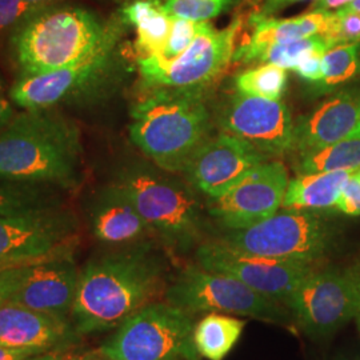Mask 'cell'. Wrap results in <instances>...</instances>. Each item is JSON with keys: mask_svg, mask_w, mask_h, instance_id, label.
Wrapping results in <instances>:
<instances>
[{"mask_svg": "<svg viewBox=\"0 0 360 360\" xmlns=\"http://www.w3.org/2000/svg\"><path fill=\"white\" fill-rule=\"evenodd\" d=\"M167 285L166 263L150 245H122L91 257L79 271L71 322L80 336L116 330L165 296Z\"/></svg>", "mask_w": 360, "mask_h": 360, "instance_id": "cell-1", "label": "cell"}, {"mask_svg": "<svg viewBox=\"0 0 360 360\" xmlns=\"http://www.w3.org/2000/svg\"><path fill=\"white\" fill-rule=\"evenodd\" d=\"M82 165L80 129L58 108L25 110L0 129V179L74 191Z\"/></svg>", "mask_w": 360, "mask_h": 360, "instance_id": "cell-2", "label": "cell"}, {"mask_svg": "<svg viewBox=\"0 0 360 360\" xmlns=\"http://www.w3.org/2000/svg\"><path fill=\"white\" fill-rule=\"evenodd\" d=\"M122 16L110 20L79 6L52 4L27 15L11 32L10 49L19 77L51 72L120 40Z\"/></svg>", "mask_w": 360, "mask_h": 360, "instance_id": "cell-3", "label": "cell"}, {"mask_svg": "<svg viewBox=\"0 0 360 360\" xmlns=\"http://www.w3.org/2000/svg\"><path fill=\"white\" fill-rule=\"evenodd\" d=\"M208 131L210 114L196 90L155 89L131 110L132 142L166 172L186 171Z\"/></svg>", "mask_w": 360, "mask_h": 360, "instance_id": "cell-4", "label": "cell"}, {"mask_svg": "<svg viewBox=\"0 0 360 360\" xmlns=\"http://www.w3.org/2000/svg\"><path fill=\"white\" fill-rule=\"evenodd\" d=\"M114 184L122 188L143 219L171 248L187 250L202 229L200 205L191 188L150 168L123 169Z\"/></svg>", "mask_w": 360, "mask_h": 360, "instance_id": "cell-5", "label": "cell"}, {"mask_svg": "<svg viewBox=\"0 0 360 360\" xmlns=\"http://www.w3.org/2000/svg\"><path fill=\"white\" fill-rule=\"evenodd\" d=\"M335 240L336 230L322 215L283 210L245 230L229 231L218 242L251 255L321 264Z\"/></svg>", "mask_w": 360, "mask_h": 360, "instance_id": "cell-6", "label": "cell"}, {"mask_svg": "<svg viewBox=\"0 0 360 360\" xmlns=\"http://www.w3.org/2000/svg\"><path fill=\"white\" fill-rule=\"evenodd\" d=\"M193 315L166 300L139 309L99 348L112 360H200Z\"/></svg>", "mask_w": 360, "mask_h": 360, "instance_id": "cell-7", "label": "cell"}, {"mask_svg": "<svg viewBox=\"0 0 360 360\" xmlns=\"http://www.w3.org/2000/svg\"><path fill=\"white\" fill-rule=\"evenodd\" d=\"M165 300L195 315L219 312L233 316H248L263 322L288 326L290 309L259 294L240 281L198 266H188L169 282Z\"/></svg>", "mask_w": 360, "mask_h": 360, "instance_id": "cell-8", "label": "cell"}, {"mask_svg": "<svg viewBox=\"0 0 360 360\" xmlns=\"http://www.w3.org/2000/svg\"><path fill=\"white\" fill-rule=\"evenodd\" d=\"M79 219L63 202L0 217V269L74 255Z\"/></svg>", "mask_w": 360, "mask_h": 360, "instance_id": "cell-9", "label": "cell"}, {"mask_svg": "<svg viewBox=\"0 0 360 360\" xmlns=\"http://www.w3.org/2000/svg\"><path fill=\"white\" fill-rule=\"evenodd\" d=\"M115 40L77 63L51 72L18 77L10 95L23 110H47L90 102L108 86L117 65Z\"/></svg>", "mask_w": 360, "mask_h": 360, "instance_id": "cell-10", "label": "cell"}, {"mask_svg": "<svg viewBox=\"0 0 360 360\" xmlns=\"http://www.w3.org/2000/svg\"><path fill=\"white\" fill-rule=\"evenodd\" d=\"M299 328L312 339H324L355 319L358 309L356 262L348 267H318L287 299Z\"/></svg>", "mask_w": 360, "mask_h": 360, "instance_id": "cell-11", "label": "cell"}, {"mask_svg": "<svg viewBox=\"0 0 360 360\" xmlns=\"http://www.w3.org/2000/svg\"><path fill=\"white\" fill-rule=\"evenodd\" d=\"M240 27L239 18L223 30L203 22L191 46L175 60L158 63L148 58L138 59L141 75L154 89L196 90L212 82L230 65Z\"/></svg>", "mask_w": 360, "mask_h": 360, "instance_id": "cell-12", "label": "cell"}, {"mask_svg": "<svg viewBox=\"0 0 360 360\" xmlns=\"http://www.w3.org/2000/svg\"><path fill=\"white\" fill-rule=\"evenodd\" d=\"M196 260L200 267L232 276L283 306L297 285L321 267L306 262L245 254L218 240L200 245Z\"/></svg>", "mask_w": 360, "mask_h": 360, "instance_id": "cell-13", "label": "cell"}, {"mask_svg": "<svg viewBox=\"0 0 360 360\" xmlns=\"http://www.w3.org/2000/svg\"><path fill=\"white\" fill-rule=\"evenodd\" d=\"M282 162H264L218 198H210L208 212L229 231L245 230L279 211L288 186Z\"/></svg>", "mask_w": 360, "mask_h": 360, "instance_id": "cell-14", "label": "cell"}, {"mask_svg": "<svg viewBox=\"0 0 360 360\" xmlns=\"http://www.w3.org/2000/svg\"><path fill=\"white\" fill-rule=\"evenodd\" d=\"M221 124L266 158L284 154L292 146L295 123L281 101L239 94L224 110Z\"/></svg>", "mask_w": 360, "mask_h": 360, "instance_id": "cell-15", "label": "cell"}, {"mask_svg": "<svg viewBox=\"0 0 360 360\" xmlns=\"http://www.w3.org/2000/svg\"><path fill=\"white\" fill-rule=\"evenodd\" d=\"M266 159L245 141L221 134L202 146L184 172L199 191L208 198H218L240 183Z\"/></svg>", "mask_w": 360, "mask_h": 360, "instance_id": "cell-16", "label": "cell"}, {"mask_svg": "<svg viewBox=\"0 0 360 360\" xmlns=\"http://www.w3.org/2000/svg\"><path fill=\"white\" fill-rule=\"evenodd\" d=\"M79 271L74 255L30 264L23 282L10 302L71 319Z\"/></svg>", "mask_w": 360, "mask_h": 360, "instance_id": "cell-17", "label": "cell"}, {"mask_svg": "<svg viewBox=\"0 0 360 360\" xmlns=\"http://www.w3.org/2000/svg\"><path fill=\"white\" fill-rule=\"evenodd\" d=\"M70 318L7 302L0 306V345L38 348L44 352L70 349L79 342Z\"/></svg>", "mask_w": 360, "mask_h": 360, "instance_id": "cell-18", "label": "cell"}, {"mask_svg": "<svg viewBox=\"0 0 360 360\" xmlns=\"http://www.w3.org/2000/svg\"><path fill=\"white\" fill-rule=\"evenodd\" d=\"M360 122V92H339L294 126L290 151L314 154L354 136Z\"/></svg>", "mask_w": 360, "mask_h": 360, "instance_id": "cell-19", "label": "cell"}, {"mask_svg": "<svg viewBox=\"0 0 360 360\" xmlns=\"http://www.w3.org/2000/svg\"><path fill=\"white\" fill-rule=\"evenodd\" d=\"M94 238L107 245L141 243L154 231L116 184L95 193L87 208Z\"/></svg>", "mask_w": 360, "mask_h": 360, "instance_id": "cell-20", "label": "cell"}, {"mask_svg": "<svg viewBox=\"0 0 360 360\" xmlns=\"http://www.w3.org/2000/svg\"><path fill=\"white\" fill-rule=\"evenodd\" d=\"M331 11L311 10L309 13L291 19L257 18L251 16L252 34L238 50L232 60L242 63L257 62L259 56L271 47L294 41L297 39L322 35L326 30Z\"/></svg>", "mask_w": 360, "mask_h": 360, "instance_id": "cell-21", "label": "cell"}, {"mask_svg": "<svg viewBox=\"0 0 360 360\" xmlns=\"http://www.w3.org/2000/svg\"><path fill=\"white\" fill-rule=\"evenodd\" d=\"M120 16L126 26L136 31V59L158 55L165 49L174 20L165 7V0H131L122 8Z\"/></svg>", "mask_w": 360, "mask_h": 360, "instance_id": "cell-22", "label": "cell"}, {"mask_svg": "<svg viewBox=\"0 0 360 360\" xmlns=\"http://www.w3.org/2000/svg\"><path fill=\"white\" fill-rule=\"evenodd\" d=\"M356 169H338L328 172L297 175L290 180L284 193V210L321 211L336 206L339 195Z\"/></svg>", "mask_w": 360, "mask_h": 360, "instance_id": "cell-23", "label": "cell"}, {"mask_svg": "<svg viewBox=\"0 0 360 360\" xmlns=\"http://www.w3.org/2000/svg\"><path fill=\"white\" fill-rule=\"evenodd\" d=\"M245 319L233 315L208 312L193 328V345L207 360H224L239 342L245 330Z\"/></svg>", "mask_w": 360, "mask_h": 360, "instance_id": "cell-24", "label": "cell"}, {"mask_svg": "<svg viewBox=\"0 0 360 360\" xmlns=\"http://www.w3.org/2000/svg\"><path fill=\"white\" fill-rule=\"evenodd\" d=\"M360 136H351L314 154L299 158L296 174H316L338 169H359Z\"/></svg>", "mask_w": 360, "mask_h": 360, "instance_id": "cell-25", "label": "cell"}, {"mask_svg": "<svg viewBox=\"0 0 360 360\" xmlns=\"http://www.w3.org/2000/svg\"><path fill=\"white\" fill-rule=\"evenodd\" d=\"M60 202L50 186L0 179V217Z\"/></svg>", "mask_w": 360, "mask_h": 360, "instance_id": "cell-26", "label": "cell"}, {"mask_svg": "<svg viewBox=\"0 0 360 360\" xmlns=\"http://www.w3.org/2000/svg\"><path fill=\"white\" fill-rule=\"evenodd\" d=\"M235 84L239 94L281 101L287 87V70L264 63L236 77Z\"/></svg>", "mask_w": 360, "mask_h": 360, "instance_id": "cell-27", "label": "cell"}, {"mask_svg": "<svg viewBox=\"0 0 360 360\" xmlns=\"http://www.w3.org/2000/svg\"><path fill=\"white\" fill-rule=\"evenodd\" d=\"M360 68V41L335 46L323 55L324 86L334 87L349 80Z\"/></svg>", "mask_w": 360, "mask_h": 360, "instance_id": "cell-28", "label": "cell"}, {"mask_svg": "<svg viewBox=\"0 0 360 360\" xmlns=\"http://www.w3.org/2000/svg\"><path fill=\"white\" fill-rule=\"evenodd\" d=\"M328 46L322 37H309V38L297 39L283 44H278L263 52L257 62L279 65L285 70H295L300 62L315 52H326Z\"/></svg>", "mask_w": 360, "mask_h": 360, "instance_id": "cell-29", "label": "cell"}, {"mask_svg": "<svg viewBox=\"0 0 360 360\" xmlns=\"http://www.w3.org/2000/svg\"><path fill=\"white\" fill-rule=\"evenodd\" d=\"M319 37L326 41L328 50L335 46L360 41V13L345 7L338 8L330 15L327 27Z\"/></svg>", "mask_w": 360, "mask_h": 360, "instance_id": "cell-30", "label": "cell"}, {"mask_svg": "<svg viewBox=\"0 0 360 360\" xmlns=\"http://www.w3.org/2000/svg\"><path fill=\"white\" fill-rule=\"evenodd\" d=\"M235 0H165L167 13L174 18L208 22L227 11Z\"/></svg>", "mask_w": 360, "mask_h": 360, "instance_id": "cell-31", "label": "cell"}, {"mask_svg": "<svg viewBox=\"0 0 360 360\" xmlns=\"http://www.w3.org/2000/svg\"><path fill=\"white\" fill-rule=\"evenodd\" d=\"M202 25H203V22H193V20H188V19L174 18L165 49L162 50L160 53L153 55V56H147V58L153 59L154 62H158V63H168V62L175 60L178 56H180L183 52L191 46V43H193L195 37L198 35Z\"/></svg>", "mask_w": 360, "mask_h": 360, "instance_id": "cell-32", "label": "cell"}, {"mask_svg": "<svg viewBox=\"0 0 360 360\" xmlns=\"http://www.w3.org/2000/svg\"><path fill=\"white\" fill-rule=\"evenodd\" d=\"M34 10L26 0H0V35L18 26Z\"/></svg>", "mask_w": 360, "mask_h": 360, "instance_id": "cell-33", "label": "cell"}, {"mask_svg": "<svg viewBox=\"0 0 360 360\" xmlns=\"http://www.w3.org/2000/svg\"><path fill=\"white\" fill-rule=\"evenodd\" d=\"M335 208L349 217H360V180L356 172L345 184Z\"/></svg>", "mask_w": 360, "mask_h": 360, "instance_id": "cell-34", "label": "cell"}, {"mask_svg": "<svg viewBox=\"0 0 360 360\" xmlns=\"http://www.w3.org/2000/svg\"><path fill=\"white\" fill-rule=\"evenodd\" d=\"M27 266L10 267L0 272V306L10 302L25 279Z\"/></svg>", "mask_w": 360, "mask_h": 360, "instance_id": "cell-35", "label": "cell"}, {"mask_svg": "<svg viewBox=\"0 0 360 360\" xmlns=\"http://www.w3.org/2000/svg\"><path fill=\"white\" fill-rule=\"evenodd\" d=\"M323 55L324 52H315L304 58L300 65L296 67V74L309 82H322L324 77L323 70Z\"/></svg>", "mask_w": 360, "mask_h": 360, "instance_id": "cell-36", "label": "cell"}, {"mask_svg": "<svg viewBox=\"0 0 360 360\" xmlns=\"http://www.w3.org/2000/svg\"><path fill=\"white\" fill-rule=\"evenodd\" d=\"M15 110H13V102L11 95L6 89L4 80L0 75V129L6 127L13 117H15Z\"/></svg>", "mask_w": 360, "mask_h": 360, "instance_id": "cell-37", "label": "cell"}, {"mask_svg": "<svg viewBox=\"0 0 360 360\" xmlns=\"http://www.w3.org/2000/svg\"><path fill=\"white\" fill-rule=\"evenodd\" d=\"M306 1V0H263L260 7L257 8L254 16L257 18H272L275 13L284 10L288 6H292L295 3Z\"/></svg>", "mask_w": 360, "mask_h": 360, "instance_id": "cell-38", "label": "cell"}, {"mask_svg": "<svg viewBox=\"0 0 360 360\" xmlns=\"http://www.w3.org/2000/svg\"><path fill=\"white\" fill-rule=\"evenodd\" d=\"M40 354L46 352L38 348L7 347L0 345V360H23Z\"/></svg>", "mask_w": 360, "mask_h": 360, "instance_id": "cell-39", "label": "cell"}, {"mask_svg": "<svg viewBox=\"0 0 360 360\" xmlns=\"http://www.w3.org/2000/svg\"><path fill=\"white\" fill-rule=\"evenodd\" d=\"M351 1H354V0H314L312 10L331 11L334 8H342V7L347 6L348 3H351Z\"/></svg>", "mask_w": 360, "mask_h": 360, "instance_id": "cell-40", "label": "cell"}, {"mask_svg": "<svg viewBox=\"0 0 360 360\" xmlns=\"http://www.w3.org/2000/svg\"><path fill=\"white\" fill-rule=\"evenodd\" d=\"M65 360H107V356H104L99 349H96V351H90V352L82 354V355L74 356V358H65Z\"/></svg>", "mask_w": 360, "mask_h": 360, "instance_id": "cell-41", "label": "cell"}, {"mask_svg": "<svg viewBox=\"0 0 360 360\" xmlns=\"http://www.w3.org/2000/svg\"><path fill=\"white\" fill-rule=\"evenodd\" d=\"M67 358V351L65 349H55L43 354L40 360H65Z\"/></svg>", "mask_w": 360, "mask_h": 360, "instance_id": "cell-42", "label": "cell"}, {"mask_svg": "<svg viewBox=\"0 0 360 360\" xmlns=\"http://www.w3.org/2000/svg\"><path fill=\"white\" fill-rule=\"evenodd\" d=\"M26 1L34 10H39V8H43V7H47V6L62 3L63 0H26Z\"/></svg>", "mask_w": 360, "mask_h": 360, "instance_id": "cell-43", "label": "cell"}, {"mask_svg": "<svg viewBox=\"0 0 360 360\" xmlns=\"http://www.w3.org/2000/svg\"><path fill=\"white\" fill-rule=\"evenodd\" d=\"M356 270H358V309H356L355 321H356L360 333V260L356 262Z\"/></svg>", "mask_w": 360, "mask_h": 360, "instance_id": "cell-44", "label": "cell"}, {"mask_svg": "<svg viewBox=\"0 0 360 360\" xmlns=\"http://www.w3.org/2000/svg\"><path fill=\"white\" fill-rule=\"evenodd\" d=\"M345 8L349 10V11H355V13H360V0H354V1L348 3L347 6H345Z\"/></svg>", "mask_w": 360, "mask_h": 360, "instance_id": "cell-45", "label": "cell"}, {"mask_svg": "<svg viewBox=\"0 0 360 360\" xmlns=\"http://www.w3.org/2000/svg\"><path fill=\"white\" fill-rule=\"evenodd\" d=\"M41 356H43V354H40V355H37V356H31V358H27V359L23 360H40L41 359Z\"/></svg>", "mask_w": 360, "mask_h": 360, "instance_id": "cell-46", "label": "cell"}, {"mask_svg": "<svg viewBox=\"0 0 360 360\" xmlns=\"http://www.w3.org/2000/svg\"><path fill=\"white\" fill-rule=\"evenodd\" d=\"M354 136H360V122L359 126H358V129H356V131H355V134H354Z\"/></svg>", "mask_w": 360, "mask_h": 360, "instance_id": "cell-47", "label": "cell"}, {"mask_svg": "<svg viewBox=\"0 0 360 360\" xmlns=\"http://www.w3.org/2000/svg\"><path fill=\"white\" fill-rule=\"evenodd\" d=\"M356 175H358V178H359L360 180V168L358 169V171H356Z\"/></svg>", "mask_w": 360, "mask_h": 360, "instance_id": "cell-48", "label": "cell"}, {"mask_svg": "<svg viewBox=\"0 0 360 360\" xmlns=\"http://www.w3.org/2000/svg\"><path fill=\"white\" fill-rule=\"evenodd\" d=\"M3 270H4V269H0V272H1Z\"/></svg>", "mask_w": 360, "mask_h": 360, "instance_id": "cell-49", "label": "cell"}, {"mask_svg": "<svg viewBox=\"0 0 360 360\" xmlns=\"http://www.w3.org/2000/svg\"><path fill=\"white\" fill-rule=\"evenodd\" d=\"M107 360H112V359H110V358H107Z\"/></svg>", "mask_w": 360, "mask_h": 360, "instance_id": "cell-50", "label": "cell"}, {"mask_svg": "<svg viewBox=\"0 0 360 360\" xmlns=\"http://www.w3.org/2000/svg\"><path fill=\"white\" fill-rule=\"evenodd\" d=\"M345 360H347V359H345Z\"/></svg>", "mask_w": 360, "mask_h": 360, "instance_id": "cell-51", "label": "cell"}]
</instances>
